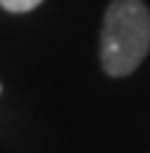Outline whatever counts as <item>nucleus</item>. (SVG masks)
Here are the masks:
<instances>
[{
    "mask_svg": "<svg viewBox=\"0 0 150 153\" xmlns=\"http://www.w3.org/2000/svg\"><path fill=\"white\" fill-rule=\"evenodd\" d=\"M150 51V11L142 0H113L102 19L99 62L113 78L134 73Z\"/></svg>",
    "mask_w": 150,
    "mask_h": 153,
    "instance_id": "1",
    "label": "nucleus"
},
{
    "mask_svg": "<svg viewBox=\"0 0 150 153\" xmlns=\"http://www.w3.org/2000/svg\"><path fill=\"white\" fill-rule=\"evenodd\" d=\"M43 0H0V5L5 8V11H11V13H27V11H32V8H38Z\"/></svg>",
    "mask_w": 150,
    "mask_h": 153,
    "instance_id": "2",
    "label": "nucleus"
},
{
    "mask_svg": "<svg viewBox=\"0 0 150 153\" xmlns=\"http://www.w3.org/2000/svg\"><path fill=\"white\" fill-rule=\"evenodd\" d=\"M0 91H3V86H0Z\"/></svg>",
    "mask_w": 150,
    "mask_h": 153,
    "instance_id": "3",
    "label": "nucleus"
}]
</instances>
